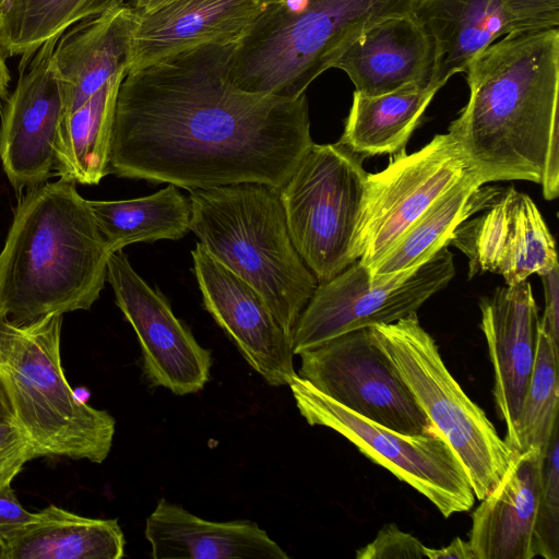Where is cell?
I'll return each mask as SVG.
<instances>
[{
  "label": "cell",
  "instance_id": "cell-15",
  "mask_svg": "<svg viewBox=\"0 0 559 559\" xmlns=\"http://www.w3.org/2000/svg\"><path fill=\"white\" fill-rule=\"evenodd\" d=\"M481 211L449 240L468 258L469 277L492 272L515 285L558 265L555 239L527 194L513 187L499 190Z\"/></svg>",
  "mask_w": 559,
  "mask_h": 559
},
{
  "label": "cell",
  "instance_id": "cell-16",
  "mask_svg": "<svg viewBox=\"0 0 559 559\" xmlns=\"http://www.w3.org/2000/svg\"><path fill=\"white\" fill-rule=\"evenodd\" d=\"M191 255L205 309L270 385H289L297 374L292 338L263 297L200 242Z\"/></svg>",
  "mask_w": 559,
  "mask_h": 559
},
{
  "label": "cell",
  "instance_id": "cell-37",
  "mask_svg": "<svg viewBox=\"0 0 559 559\" xmlns=\"http://www.w3.org/2000/svg\"><path fill=\"white\" fill-rule=\"evenodd\" d=\"M426 558L429 559H477L469 542L455 537L450 545L432 549L424 548Z\"/></svg>",
  "mask_w": 559,
  "mask_h": 559
},
{
  "label": "cell",
  "instance_id": "cell-5",
  "mask_svg": "<svg viewBox=\"0 0 559 559\" xmlns=\"http://www.w3.org/2000/svg\"><path fill=\"white\" fill-rule=\"evenodd\" d=\"M190 231L263 297L292 338L319 282L290 239L280 189L241 182L189 190Z\"/></svg>",
  "mask_w": 559,
  "mask_h": 559
},
{
  "label": "cell",
  "instance_id": "cell-12",
  "mask_svg": "<svg viewBox=\"0 0 559 559\" xmlns=\"http://www.w3.org/2000/svg\"><path fill=\"white\" fill-rule=\"evenodd\" d=\"M299 356L297 374L355 414L403 435L435 429L372 341L369 328L336 336Z\"/></svg>",
  "mask_w": 559,
  "mask_h": 559
},
{
  "label": "cell",
  "instance_id": "cell-27",
  "mask_svg": "<svg viewBox=\"0 0 559 559\" xmlns=\"http://www.w3.org/2000/svg\"><path fill=\"white\" fill-rule=\"evenodd\" d=\"M439 88L411 85L381 95L357 91L340 143L368 156L395 154L405 145Z\"/></svg>",
  "mask_w": 559,
  "mask_h": 559
},
{
  "label": "cell",
  "instance_id": "cell-34",
  "mask_svg": "<svg viewBox=\"0 0 559 559\" xmlns=\"http://www.w3.org/2000/svg\"><path fill=\"white\" fill-rule=\"evenodd\" d=\"M516 32L559 26V0H501Z\"/></svg>",
  "mask_w": 559,
  "mask_h": 559
},
{
  "label": "cell",
  "instance_id": "cell-35",
  "mask_svg": "<svg viewBox=\"0 0 559 559\" xmlns=\"http://www.w3.org/2000/svg\"><path fill=\"white\" fill-rule=\"evenodd\" d=\"M35 518L36 512L25 510L20 503L11 484L0 486V544Z\"/></svg>",
  "mask_w": 559,
  "mask_h": 559
},
{
  "label": "cell",
  "instance_id": "cell-39",
  "mask_svg": "<svg viewBox=\"0 0 559 559\" xmlns=\"http://www.w3.org/2000/svg\"><path fill=\"white\" fill-rule=\"evenodd\" d=\"M5 53L0 48V110L9 96L11 74L5 63Z\"/></svg>",
  "mask_w": 559,
  "mask_h": 559
},
{
  "label": "cell",
  "instance_id": "cell-25",
  "mask_svg": "<svg viewBox=\"0 0 559 559\" xmlns=\"http://www.w3.org/2000/svg\"><path fill=\"white\" fill-rule=\"evenodd\" d=\"M483 186L473 174L443 193L368 270L370 284L390 283L400 275L409 276L442 247L449 246L456 227L485 209L499 192V189Z\"/></svg>",
  "mask_w": 559,
  "mask_h": 559
},
{
  "label": "cell",
  "instance_id": "cell-24",
  "mask_svg": "<svg viewBox=\"0 0 559 559\" xmlns=\"http://www.w3.org/2000/svg\"><path fill=\"white\" fill-rule=\"evenodd\" d=\"M126 538L117 519H92L55 504L0 544V559H119Z\"/></svg>",
  "mask_w": 559,
  "mask_h": 559
},
{
  "label": "cell",
  "instance_id": "cell-18",
  "mask_svg": "<svg viewBox=\"0 0 559 559\" xmlns=\"http://www.w3.org/2000/svg\"><path fill=\"white\" fill-rule=\"evenodd\" d=\"M263 5L260 0H170L135 13L128 70L201 46L235 41Z\"/></svg>",
  "mask_w": 559,
  "mask_h": 559
},
{
  "label": "cell",
  "instance_id": "cell-7",
  "mask_svg": "<svg viewBox=\"0 0 559 559\" xmlns=\"http://www.w3.org/2000/svg\"><path fill=\"white\" fill-rule=\"evenodd\" d=\"M414 399L462 462L475 498L484 499L503 477L513 452L485 412L448 370L436 341L417 313L369 328Z\"/></svg>",
  "mask_w": 559,
  "mask_h": 559
},
{
  "label": "cell",
  "instance_id": "cell-38",
  "mask_svg": "<svg viewBox=\"0 0 559 559\" xmlns=\"http://www.w3.org/2000/svg\"><path fill=\"white\" fill-rule=\"evenodd\" d=\"M0 421L16 423L5 384L0 376ZM17 424V423H16Z\"/></svg>",
  "mask_w": 559,
  "mask_h": 559
},
{
  "label": "cell",
  "instance_id": "cell-33",
  "mask_svg": "<svg viewBox=\"0 0 559 559\" xmlns=\"http://www.w3.org/2000/svg\"><path fill=\"white\" fill-rule=\"evenodd\" d=\"M36 457L23 429L16 423L0 421V486L11 484L24 464Z\"/></svg>",
  "mask_w": 559,
  "mask_h": 559
},
{
  "label": "cell",
  "instance_id": "cell-2",
  "mask_svg": "<svg viewBox=\"0 0 559 559\" xmlns=\"http://www.w3.org/2000/svg\"><path fill=\"white\" fill-rule=\"evenodd\" d=\"M468 100L449 127L483 185L526 180L559 192V28L513 32L466 69Z\"/></svg>",
  "mask_w": 559,
  "mask_h": 559
},
{
  "label": "cell",
  "instance_id": "cell-8",
  "mask_svg": "<svg viewBox=\"0 0 559 559\" xmlns=\"http://www.w3.org/2000/svg\"><path fill=\"white\" fill-rule=\"evenodd\" d=\"M365 158L340 142L313 143L280 188L293 245L319 284L357 261L355 238L368 176Z\"/></svg>",
  "mask_w": 559,
  "mask_h": 559
},
{
  "label": "cell",
  "instance_id": "cell-21",
  "mask_svg": "<svg viewBox=\"0 0 559 559\" xmlns=\"http://www.w3.org/2000/svg\"><path fill=\"white\" fill-rule=\"evenodd\" d=\"M134 17L132 9L118 4L78 22L60 36L52 63L62 85L67 114L107 82L127 73Z\"/></svg>",
  "mask_w": 559,
  "mask_h": 559
},
{
  "label": "cell",
  "instance_id": "cell-36",
  "mask_svg": "<svg viewBox=\"0 0 559 559\" xmlns=\"http://www.w3.org/2000/svg\"><path fill=\"white\" fill-rule=\"evenodd\" d=\"M539 277L545 292V311L539 321L559 341V266L540 274Z\"/></svg>",
  "mask_w": 559,
  "mask_h": 559
},
{
  "label": "cell",
  "instance_id": "cell-42",
  "mask_svg": "<svg viewBox=\"0 0 559 559\" xmlns=\"http://www.w3.org/2000/svg\"><path fill=\"white\" fill-rule=\"evenodd\" d=\"M7 2H8V0H0V13L3 10V8L5 7Z\"/></svg>",
  "mask_w": 559,
  "mask_h": 559
},
{
  "label": "cell",
  "instance_id": "cell-9",
  "mask_svg": "<svg viewBox=\"0 0 559 559\" xmlns=\"http://www.w3.org/2000/svg\"><path fill=\"white\" fill-rule=\"evenodd\" d=\"M289 388L309 425L337 431L365 456L428 498L444 518L474 506L475 493L467 473L436 428L424 435H403L355 414L298 374Z\"/></svg>",
  "mask_w": 559,
  "mask_h": 559
},
{
  "label": "cell",
  "instance_id": "cell-19",
  "mask_svg": "<svg viewBox=\"0 0 559 559\" xmlns=\"http://www.w3.org/2000/svg\"><path fill=\"white\" fill-rule=\"evenodd\" d=\"M544 457L538 447L513 453L501 480L473 511L468 542L477 559L536 557Z\"/></svg>",
  "mask_w": 559,
  "mask_h": 559
},
{
  "label": "cell",
  "instance_id": "cell-30",
  "mask_svg": "<svg viewBox=\"0 0 559 559\" xmlns=\"http://www.w3.org/2000/svg\"><path fill=\"white\" fill-rule=\"evenodd\" d=\"M558 341L538 321L534 366L519 417L518 452L538 447L546 454L558 430Z\"/></svg>",
  "mask_w": 559,
  "mask_h": 559
},
{
  "label": "cell",
  "instance_id": "cell-41",
  "mask_svg": "<svg viewBox=\"0 0 559 559\" xmlns=\"http://www.w3.org/2000/svg\"><path fill=\"white\" fill-rule=\"evenodd\" d=\"M168 1H170V0H151L148 7L144 11L155 9Z\"/></svg>",
  "mask_w": 559,
  "mask_h": 559
},
{
  "label": "cell",
  "instance_id": "cell-23",
  "mask_svg": "<svg viewBox=\"0 0 559 559\" xmlns=\"http://www.w3.org/2000/svg\"><path fill=\"white\" fill-rule=\"evenodd\" d=\"M413 13L432 37L429 85L439 90L499 37L516 32L501 0H418Z\"/></svg>",
  "mask_w": 559,
  "mask_h": 559
},
{
  "label": "cell",
  "instance_id": "cell-22",
  "mask_svg": "<svg viewBox=\"0 0 559 559\" xmlns=\"http://www.w3.org/2000/svg\"><path fill=\"white\" fill-rule=\"evenodd\" d=\"M154 559H288L267 533L249 521L212 522L162 498L146 520Z\"/></svg>",
  "mask_w": 559,
  "mask_h": 559
},
{
  "label": "cell",
  "instance_id": "cell-20",
  "mask_svg": "<svg viewBox=\"0 0 559 559\" xmlns=\"http://www.w3.org/2000/svg\"><path fill=\"white\" fill-rule=\"evenodd\" d=\"M435 45L414 13L385 19L362 33L338 58L355 91L381 95L417 85L428 86Z\"/></svg>",
  "mask_w": 559,
  "mask_h": 559
},
{
  "label": "cell",
  "instance_id": "cell-28",
  "mask_svg": "<svg viewBox=\"0 0 559 559\" xmlns=\"http://www.w3.org/2000/svg\"><path fill=\"white\" fill-rule=\"evenodd\" d=\"M87 204L111 253L136 242L178 240L190 231V200L174 185L146 197Z\"/></svg>",
  "mask_w": 559,
  "mask_h": 559
},
{
  "label": "cell",
  "instance_id": "cell-43",
  "mask_svg": "<svg viewBox=\"0 0 559 559\" xmlns=\"http://www.w3.org/2000/svg\"><path fill=\"white\" fill-rule=\"evenodd\" d=\"M263 4L267 3V2H272V1H276V0H260Z\"/></svg>",
  "mask_w": 559,
  "mask_h": 559
},
{
  "label": "cell",
  "instance_id": "cell-10",
  "mask_svg": "<svg viewBox=\"0 0 559 559\" xmlns=\"http://www.w3.org/2000/svg\"><path fill=\"white\" fill-rule=\"evenodd\" d=\"M473 174L475 169L449 132L414 153L402 148L393 154L386 168L367 176L355 259L369 270L435 201Z\"/></svg>",
  "mask_w": 559,
  "mask_h": 559
},
{
  "label": "cell",
  "instance_id": "cell-26",
  "mask_svg": "<svg viewBox=\"0 0 559 559\" xmlns=\"http://www.w3.org/2000/svg\"><path fill=\"white\" fill-rule=\"evenodd\" d=\"M124 75L107 82L64 116L55 144L53 170L59 179L97 185L109 174L116 100Z\"/></svg>",
  "mask_w": 559,
  "mask_h": 559
},
{
  "label": "cell",
  "instance_id": "cell-1",
  "mask_svg": "<svg viewBox=\"0 0 559 559\" xmlns=\"http://www.w3.org/2000/svg\"><path fill=\"white\" fill-rule=\"evenodd\" d=\"M234 41L128 70L116 100L109 174L205 189L281 188L313 144L306 95L281 98L230 79Z\"/></svg>",
  "mask_w": 559,
  "mask_h": 559
},
{
  "label": "cell",
  "instance_id": "cell-3",
  "mask_svg": "<svg viewBox=\"0 0 559 559\" xmlns=\"http://www.w3.org/2000/svg\"><path fill=\"white\" fill-rule=\"evenodd\" d=\"M110 253L75 183L27 189L0 252V317L27 324L88 310L107 281Z\"/></svg>",
  "mask_w": 559,
  "mask_h": 559
},
{
  "label": "cell",
  "instance_id": "cell-40",
  "mask_svg": "<svg viewBox=\"0 0 559 559\" xmlns=\"http://www.w3.org/2000/svg\"><path fill=\"white\" fill-rule=\"evenodd\" d=\"M151 0H118V4H123L132 9L135 13L144 11Z\"/></svg>",
  "mask_w": 559,
  "mask_h": 559
},
{
  "label": "cell",
  "instance_id": "cell-29",
  "mask_svg": "<svg viewBox=\"0 0 559 559\" xmlns=\"http://www.w3.org/2000/svg\"><path fill=\"white\" fill-rule=\"evenodd\" d=\"M116 5L118 0H8L0 13V48L29 60L50 38Z\"/></svg>",
  "mask_w": 559,
  "mask_h": 559
},
{
  "label": "cell",
  "instance_id": "cell-32",
  "mask_svg": "<svg viewBox=\"0 0 559 559\" xmlns=\"http://www.w3.org/2000/svg\"><path fill=\"white\" fill-rule=\"evenodd\" d=\"M424 548L415 536L390 523L371 543L356 551V559H421L426 558Z\"/></svg>",
  "mask_w": 559,
  "mask_h": 559
},
{
  "label": "cell",
  "instance_id": "cell-11",
  "mask_svg": "<svg viewBox=\"0 0 559 559\" xmlns=\"http://www.w3.org/2000/svg\"><path fill=\"white\" fill-rule=\"evenodd\" d=\"M455 274L453 254L442 247L411 276L371 285L358 260L318 285L292 336L294 355L316 348L347 332L392 323L417 310L443 289Z\"/></svg>",
  "mask_w": 559,
  "mask_h": 559
},
{
  "label": "cell",
  "instance_id": "cell-4",
  "mask_svg": "<svg viewBox=\"0 0 559 559\" xmlns=\"http://www.w3.org/2000/svg\"><path fill=\"white\" fill-rule=\"evenodd\" d=\"M418 0H276L234 41L229 73L240 88L297 98L367 29L413 13Z\"/></svg>",
  "mask_w": 559,
  "mask_h": 559
},
{
  "label": "cell",
  "instance_id": "cell-13",
  "mask_svg": "<svg viewBox=\"0 0 559 559\" xmlns=\"http://www.w3.org/2000/svg\"><path fill=\"white\" fill-rule=\"evenodd\" d=\"M107 282L116 305L138 336L143 373L151 385L176 395L201 391L210 379L211 352L175 316L163 293L134 271L122 250L108 258Z\"/></svg>",
  "mask_w": 559,
  "mask_h": 559
},
{
  "label": "cell",
  "instance_id": "cell-14",
  "mask_svg": "<svg viewBox=\"0 0 559 559\" xmlns=\"http://www.w3.org/2000/svg\"><path fill=\"white\" fill-rule=\"evenodd\" d=\"M50 38L27 61H21L14 91L1 108L0 159L12 188L21 193L51 177L55 144L66 116L62 85Z\"/></svg>",
  "mask_w": 559,
  "mask_h": 559
},
{
  "label": "cell",
  "instance_id": "cell-6",
  "mask_svg": "<svg viewBox=\"0 0 559 559\" xmlns=\"http://www.w3.org/2000/svg\"><path fill=\"white\" fill-rule=\"evenodd\" d=\"M62 314L27 324L0 317V376L17 425L37 457L64 456L103 463L116 420L82 401L61 366Z\"/></svg>",
  "mask_w": 559,
  "mask_h": 559
},
{
  "label": "cell",
  "instance_id": "cell-17",
  "mask_svg": "<svg viewBox=\"0 0 559 559\" xmlns=\"http://www.w3.org/2000/svg\"><path fill=\"white\" fill-rule=\"evenodd\" d=\"M481 330L493 368V396L504 423V441L518 452L522 402L535 360L537 307L530 283L499 287L481 298Z\"/></svg>",
  "mask_w": 559,
  "mask_h": 559
},
{
  "label": "cell",
  "instance_id": "cell-31",
  "mask_svg": "<svg viewBox=\"0 0 559 559\" xmlns=\"http://www.w3.org/2000/svg\"><path fill=\"white\" fill-rule=\"evenodd\" d=\"M536 556L559 558V436L555 431L544 457L543 484L535 526Z\"/></svg>",
  "mask_w": 559,
  "mask_h": 559
}]
</instances>
